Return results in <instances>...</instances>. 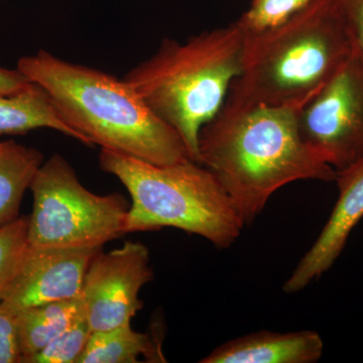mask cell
<instances>
[{
  "instance_id": "5b68a950",
  "label": "cell",
  "mask_w": 363,
  "mask_h": 363,
  "mask_svg": "<svg viewBox=\"0 0 363 363\" xmlns=\"http://www.w3.org/2000/svg\"><path fill=\"white\" fill-rule=\"evenodd\" d=\"M99 164L130 193L125 233L173 227L228 248L245 226L211 172L193 160L162 166L101 149Z\"/></svg>"
},
{
  "instance_id": "30bf717a",
  "label": "cell",
  "mask_w": 363,
  "mask_h": 363,
  "mask_svg": "<svg viewBox=\"0 0 363 363\" xmlns=\"http://www.w3.org/2000/svg\"><path fill=\"white\" fill-rule=\"evenodd\" d=\"M337 172L338 199L314 245L283 286L295 294L319 279L340 257L353 228L363 218V157Z\"/></svg>"
},
{
  "instance_id": "ffe728a7",
  "label": "cell",
  "mask_w": 363,
  "mask_h": 363,
  "mask_svg": "<svg viewBox=\"0 0 363 363\" xmlns=\"http://www.w3.org/2000/svg\"><path fill=\"white\" fill-rule=\"evenodd\" d=\"M358 49L363 52V0H337Z\"/></svg>"
},
{
  "instance_id": "2e32d148",
  "label": "cell",
  "mask_w": 363,
  "mask_h": 363,
  "mask_svg": "<svg viewBox=\"0 0 363 363\" xmlns=\"http://www.w3.org/2000/svg\"><path fill=\"white\" fill-rule=\"evenodd\" d=\"M317 0H252L238 23L245 33L269 30L290 20Z\"/></svg>"
},
{
  "instance_id": "ac0fdd59",
  "label": "cell",
  "mask_w": 363,
  "mask_h": 363,
  "mask_svg": "<svg viewBox=\"0 0 363 363\" xmlns=\"http://www.w3.org/2000/svg\"><path fill=\"white\" fill-rule=\"evenodd\" d=\"M91 335L86 317L23 363H78Z\"/></svg>"
},
{
  "instance_id": "4fadbf2b",
  "label": "cell",
  "mask_w": 363,
  "mask_h": 363,
  "mask_svg": "<svg viewBox=\"0 0 363 363\" xmlns=\"http://www.w3.org/2000/svg\"><path fill=\"white\" fill-rule=\"evenodd\" d=\"M85 317V306L81 296L16 313L21 363Z\"/></svg>"
},
{
  "instance_id": "d6986e66",
  "label": "cell",
  "mask_w": 363,
  "mask_h": 363,
  "mask_svg": "<svg viewBox=\"0 0 363 363\" xmlns=\"http://www.w3.org/2000/svg\"><path fill=\"white\" fill-rule=\"evenodd\" d=\"M0 363H21L16 313L0 303Z\"/></svg>"
},
{
  "instance_id": "7a4b0ae2",
  "label": "cell",
  "mask_w": 363,
  "mask_h": 363,
  "mask_svg": "<svg viewBox=\"0 0 363 363\" xmlns=\"http://www.w3.org/2000/svg\"><path fill=\"white\" fill-rule=\"evenodd\" d=\"M18 69L49 94L62 118L89 147L162 166L192 160L179 133L123 79L45 50L21 57Z\"/></svg>"
},
{
  "instance_id": "ba28073f",
  "label": "cell",
  "mask_w": 363,
  "mask_h": 363,
  "mask_svg": "<svg viewBox=\"0 0 363 363\" xmlns=\"http://www.w3.org/2000/svg\"><path fill=\"white\" fill-rule=\"evenodd\" d=\"M154 279L149 248L126 241L123 247L93 257L81 297L91 333L131 323L143 309L140 292Z\"/></svg>"
},
{
  "instance_id": "7c38bea8",
  "label": "cell",
  "mask_w": 363,
  "mask_h": 363,
  "mask_svg": "<svg viewBox=\"0 0 363 363\" xmlns=\"http://www.w3.org/2000/svg\"><path fill=\"white\" fill-rule=\"evenodd\" d=\"M38 128L59 131L88 145L85 138L62 118L51 97L40 85L30 82L16 94L0 95V136L26 135Z\"/></svg>"
},
{
  "instance_id": "8992f818",
  "label": "cell",
  "mask_w": 363,
  "mask_h": 363,
  "mask_svg": "<svg viewBox=\"0 0 363 363\" xmlns=\"http://www.w3.org/2000/svg\"><path fill=\"white\" fill-rule=\"evenodd\" d=\"M30 190L33 205L28 216V247L102 248L125 234L128 200L118 193L91 192L60 154L43 162Z\"/></svg>"
},
{
  "instance_id": "8fae6325",
  "label": "cell",
  "mask_w": 363,
  "mask_h": 363,
  "mask_svg": "<svg viewBox=\"0 0 363 363\" xmlns=\"http://www.w3.org/2000/svg\"><path fill=\"white\" fill-rule=\"evenodd\" d=\"M323 351V340L315 331H259L222 344L200 362L315 363Z\"/></svg>"
},
{
  "instance_id": "9a60e30c",
  "label": "cell",
  "mask_w": 363,
  "mask_h": 363,
  "mask_svg": "<svg viewBox=\"0 0 363 363\" xmlns=\"http://www.w3.org/2000/svg\"><path fill=\"white\" fill-rule=\"evenodd\" d=\"M140 357L150 362H166L162 339L133 330L128 323L92 332L78 363H135Z\"/></svg>"
},
{
  "instance_id": "3957f363",
  "label": "cell",
  "mask_w": 363,
  "mask_h": 363,
  "mask_svg": "<svg viewBox=\"0 0 363 363\" xmlns=\"http://www.w3.org/2000/svg\"><path fill=\"white\" fill-rule=\"evenodd\" d=\"M357 48L337 0H317L281 25L245 33L225 101L302 108Z\"/></svg>"
},
{
  "instance_id": "5bb4252c",
  "label": "cell",
  "mask_w": 363,
  "mask_h": 363,
  "mask_svg": "<svg viewBox=\"0 0 363 363\" xmlns=\"http://www.w3.org/2000/svg\"><path fill=\"white\" fill-rule=\"evenodd\" d=\"M44 155L14 140H0V226L18 219L21 202Z\"/></svg>"
},
{
  "instance_id": "277c9868",
  "label": "cell",
  "mask_w": 363,
  "mask_h": 363,
  "mask_svg": "<svg viewBox=\"0 0 363 363\" xmlns=\"http://www.w3.org/2000/svg\"><path fill=\"white\" fill-rule=\"evenodd\" d=\"M245 33L238 21L185 43L164 39L123 80L181 136L198 162V136L220 111L242 61Z\"/></svg>"
},
{
  "instance_id": "52a82bcc",
  "label": "cell",
  "mask_w": 363,
  "mask_h": 363,
  "mask_svg": "<svg viewBox=\"0 0 363 363\" xmlns=\"http://www.w3.org/2000/svg\"><path fill=\"white\" fill-rule=\"evenodd\" d=\"M298 123L306 145L336 171L363 157V52L357 45L300 109Z\"/></svg>"
},
{
  "instance_id": "6da1fadb",
  "label": "cell",
  "mask_w": 363,
  "mask_h": 363,
  "mask_svg": "<svg viewBox=\"0 0 363 363\" xmlns=\"http://www.w3.org/2000/svg\"><path fill=\"white\" fill-rule=\"evenodd\" d=\"M300 108L224 101L198 136V162L211 172L245 225L274 192L302 180L335 182L337 172L298 130Z\"/></svg>"
},
{
  "instance_id": "9c48e42d",
  "label": "cell",
  "mask_w": 363,
  "mask_h": 363,
  "mask_svg": "<svg viewBox=\"0 0 363 363\" xmlns=\"http://www.w3.org/2000/svg\"><path fill=\"white\" fill-rule=\"evenodd\" d=\"M101 248L28 247L2 302L11 311L80 297L86 272Z\"/></svg>"
},
{
  "instance_id": "e0dca14e",
  "label": "cell",
  "mask_w": 363,
  "mask_h": 363,
  "mask_svg": "<svg viewBox=\"0 0 363 363\" xmlns=\"http://www.w3.org/2000/svg\"><path fill=\"white\" fill-rule=\"evenodd\" d=\"M28 215L0 226V303L28 247Z\"/></svg>"
},
{
  "instance_id": "44dd1931",
  "label": "cell",
  "mask_w": 363,
  "mask_h": 363,
  "mask_svg": "<svg viewBox=\"0 0 363 363\" xmlns=\"http://www.w3.org/2000/svg\"><path fill=\"white\" fill-rule=\"evenodd\" d=\"M30 81L18 68H2L0 67V95H13L25 89Z\"/></svg>"
}]
</instances>
